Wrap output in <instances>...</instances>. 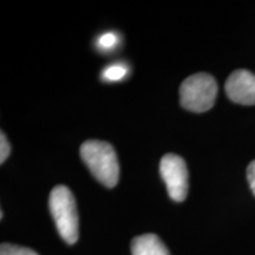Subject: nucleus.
<instances>
[{
    "label": "nucleus",
    "mask_w": 255,
    "mask_h": 255,
    "mask_svg": "<svg viewBox=\"0 0 255 255\" xmlns=\"http://www.w3.org/2000/svg\"><path fill=\"white\" fill-rule=\"evenodd\" d=\"M226 94L232 102L242 105L255 104V75L248 70H235L226 81Z\"/></svg>",
    "instance_id": "nucleus-5"
},
{
    "label": "nucleus",
    "mask_w": 255,
    "mask_h": 255,
    "mask_svg": "<svg viewBox=\"0 0 255 255\" xmlns=\"http://www.w3.org/2000/svg\"><path fill=\"white\" fill-rule=\"evenodd\" d=\"M9 152H11V145L6 138L5 133L1 132V135H0V162L1 163H4L7 159Z\"/></svg>",
    "instance_id": "nucleus-10"
},
{
    "label": "nucleus",
    "mask_w": 255,
    "mask_h": 255,
    "mask_svg": "<svg viewBox=\"0 0 255 255\" xmlns=\"http://www.w3.org/2000/svg\"><path fill=\"white\" fill-rule=\"evenodd\" d=\"M247 178H248V183H250L251 189L255 195V159L253 162H251L250 165H248Z\"/></svg>",
    "instance_id": "nucleus-11"
},
{
    "label": "nucleus",
    "mask_w": 255,
    "mask_h": 255,
    "mask_svg": "<svg viewBox=\"0 0 255 255\" xmlns=\"http://www.w3.org/2000/svg\"><path fill=\"white\" fill-rule=\"evenodd\" d=\"M128 69L126 65H123V64H114V65L108 66V68L104 70L102 77H103L105 81L116 82L122 79L123 77H126Z\"/></svg>",
    "instance_id": "nucleus-7"
},
{
    "label": "nucleus",
    "mask_w": 255,
    "mask_h": 255,
    "mask_svg": "<svg viewBox=\"0 0 255 255\" xmlns=\"http://www.w3.org/2000/svg\"><path fill=\"white\" fill-rule=\"evenodd\" d=\"M132 255H170L157 235L144 234L131 241Z\"/></svg>",
    "instance_id": "nucleus-6"
},
{
    "label": "nucleus",
    "mask_w": 255,
    "mask_h": 255,
    "mask_svg": "<svg viewBox=\"0 0 255 255\" xmlns=\"http://www.w3.org/2000/svg\"><path fill=\"white\" fill-rule=\"evenodd\" d=\"M159 174L167 186L171 200L182 202L188 194V169L184 159L175 154H167L159 162Z\"/></svg>",
    "instance_id": "nucleus-4"
},
{
    "label": "nucleus",
    "mask_w": 255,
    "mask_h": 255,
    "mask_svg": "<svg viewBox=\"0 0 255 255\" xmlns=\"http://www.w3.org/2000/svg\"><path fill=\"white\" fill-rule=\"evenodd\" d=\"M0 255H38L36 252L26 247L15 246L11 244H1Z\"/></svg>",
    "instance_id": "nucleus-8"
},
{
    "label": "nucleus",
    "mask_w": 255,
    "mask_h": 255,
    "mask_svg": "<svg viewBox=\"0 0 255 255\" xmlns=\"http://www.w3.org/2000/svg\"><path fill=\"white\" fill-rule=\"evenodd\" d=\"M117 40H119V37L116 34L113 33V32H107V33L102 34L98 39V45H100L102 49L109 50L111 47L115 46L117 44Z\"/></svg>",
    "instance_id": "nucleus-9"
},
{
    "label": "nucleus",
    "mask_w": 255,
    "mask_h": 255,
    "mask_svg": "<svg viewBox=\"0 0 255 255\" xmlns=\"http://www.w3.org/2000/svg\"><path fill=\"white\" fill-rule=\"evenodd\" d=\"M218 95L215 78L200 72L184 79L180 88V102L184 109L193 113H205L212 109Z\"/></svg>",
    "instance_id": "nucleus-3"
},
{
    "label": "nucleus",
    "mask_w": 255,
    "mask_h": 255,
    "mask_svg": "<svg viewBox=\"0 0 255 255\" xmlns=\"http://www.w3.org/2000/svg\"><path fill=\"white\" fill-rule=\"evenodd\" d=\"M81 157L97 181L108 188L116 186L120 180V164L113 145L90 139L82 144Z\"/></svg>",
    "instance_id": "nucleus-1"
},
{
    "label": "nucleus",
    "mask_w": 255,
    "mask_h": 255,
    "mask_svg": "<svg viewBox=\"0 0 255 255\" xmlns=\"http://www.w3.org/2000/svg\"><path fill=\"white\" fill-rule=\"evenodd\" d=\"M49 205L60 237L66 244H76L79 237V219L71 190L63 184L56 186L50 193Z\"/></svg>",
    "instance_id": "nucleus-2"
}]
</instances>
